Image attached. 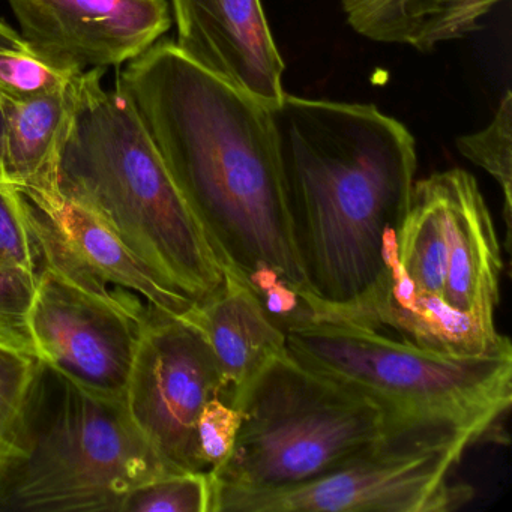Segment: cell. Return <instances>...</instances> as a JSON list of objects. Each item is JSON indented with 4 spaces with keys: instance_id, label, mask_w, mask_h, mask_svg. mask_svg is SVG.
<instances>
[{
    "instance_id": "e0dca14e",
    "label": "cell",
    "mask_w": 512,
    "mask_h": 512,
    "mask_svg": "<svg viewBox=\"0 0 512 512\" xmlns=\"http://www.w3.org/2000/svg\"><path fill=\"white\" fill-rule=\"evenodd\" d=\"M505 0H343L350 28L383 44L431 52L463 40Z\"/></svg>"
},
{
    "instance_id": "5bb4252c",
    "label": "cell",
    "mask_w": 512,
    "mask_h": 512,
    "mask_svg": "<svg viewBox=\"0 0 512 512\" xmlns=\"http://www.w3.org/2000/svg\"><path fill=\"white\" fill-rule=\"evenodd\" d=\"M433 176L442 203L448 262L442 299L496 329L503 262L490 209L469 172L451 169Z\"/></svg>"
},
{
    "instance_id": "9a60e30c",
    "label": "cell",
    "mask_w": 512,
    "mask_h": 512,
    "mask_svg": "<svg viewBox=\"0 0 512 512\" xmlns=\"http://www.w3.org/2000/svg\"><path fill=\"white\" fill-rule=\"evenodd\" d=\"M182 317L205 337L220 371V398L233 407L257 374L287 350L286 332L269 316L262 299L227 272L220 289Z\"/></svg>"
},
{
    "instance_id": "7a4b0ae2",
    "label": "cell",
    "mask_w": 512,
    "mask_h": 512,
    "mask_svg": "<svg viewBox=\"0 0 512 512\" xmlns=\"http://www.w3.org/2000/svg\"><path fill=\"white\" fill-rule=\"evenodd\" d=\"M296 248L313 298L341 305L386 272L415 184L410 131L373 104L284 95L271 110Z\"/></svg>"
},
{
    "instance_id": "4fadbf2b",
    "label": "cell",
    "mask_w": 512,
    "mask_h": 512,
    "mask_svg": "<svg viewBox=\"0 0 512 512\" xmlns=\"http://www.w3.org/2000/svg\"><path fill=\"white\" fill-rule=\"evenodd\" d=\"M176 46L241 94L274 110L283 101V58L262 0H170Z\"/></svg>"
},
{
    "instance_id": "7c38bea8",
    "label": "cell",
    "mask_w": 512,
    "mask_h": 512,
    "mask_svg": "<svg viewBox=\"0 0 512 512\" xmlns=\"http://www.w3.org/2000/svg\"><path fill=\"white\" fill-rule=\"evenodd\" d=\"M383 260L386 272L367 292L341 305L308 302L305 314L359 326L442 355H485L509 340L476 317L455 310L442 296L419 290L398 262L395 229L386 233Z\"/></svg>"
},
{
    "instance_id": "7402d4cb",
    "label": "cell",
    "mask_w": 512,
    "mask_h": 512,
    "mask_svg": "<svg viewBox=\"0 0 512 512\" xmlns=\"http://www.w3.org/2000/svg\"><path fill=\"white\" fill-rule=\"evenodd\" d=\"M38 356L0 338V451L19 418Z\"/></svg>"
},
{
    "instance_id": "cb8c5ba5",
    "label": "cell",
    "mask_w": 512,
    "mask_h": 512,
    "mask_svg": "<svg viewBox=\"0 0 512 512\" xmlns=\"http://www.w3.org/2000/svg\"><path fill=\"white\" fill-rule=\"evenodd\" d=\"M0 184H8L4 170V115L0 107Z\"/></svg>"
},
{
    "instance_id": "44dd1931",
    "label": "cell",
    "mask_w": 512,
    "mask_h": 512,
    "mask_svg": "<svg viewBox=\"0 0 512 512\" xmlns=\"http://www.w3.org/2000/svg\"><path fill=\"white\" fill-rule=\"evenodd\" d=\"M211 472L164 473L127 494L121 512H211Z\"/></svg>"
},
{
    "instance_id": "277c9868",
    "label": "cell",
    "mask_w": 512,
    "mask_h": 512,
    "mask_svg": "<svg viewBox=\"0 0 512 512\" xmlns=\"http://www.w3.org/2000/svg\"><path fill=\"white\" fill-rule=\"evenodd\" d=\"M164 473L125 398L88 391L38 359L0 451V512H121L133 488Z\"/></svg>"
},
{
    "instance_id": "9c48e42d",
    "label": "cell",
    "mask_w": 512,
    "mask_h": 512,
    "mask_svg": "<svg viewBox=\"0 0 512 512\" xmlns=\"http://www.w3.org/2000/svg\"><path fill=\"white\" fill-rule=\"evenodd\" d=\"M149 307L130 292L98 295L38 263L28 319L34 353L88 391L125 398Z\"/></svg>"
},
{
    "instance_id": "8fae6325",
    "label": "cell",
    "mask_w": 512,
    "mask_h": 512,
    "mask_svg": "<svg viewBox=\"0 0 512 512\" xmlns=\"http://www.w3.org/2000/svg\"><path fill=\"white\" fill-rule=\"evenodd\" d=\"M19 191L38 263L98 295L113 296L125 290L175 316L193 307V302L166 286L91 212L59 191Z\"/></svg>"
},
{
    "instance_id": "5b68a950",
    "label": "cell",
    "mask_w": 512,
    "mask_h": 512,
    "mask_svg": "<svg viewBox=\"0 0 512 512\" xmlns=\"http://www.w3.org/2000/svg\"><path fill=\"white\" fill-rule=\"evenodd\" d=\"M235 407L242 413L235 446L211 476L215 485L244 491L284 490L322 478L395 422L410 419L305 367L287 350L257 374Z\"/></svg>"
},
{
    "instance_id": "52a82bcc",
    "label": "cell",
    "mask_w": 512,
    "mask_h": 512,
    "mask_svg": "<svg viewBox=\"0 0 512 512\" xmlns=\"http://www.w3.org/2000/svg\"><path fill=\"white\" fill-rule=\"evenodd\" d=\"M475 443L469 431L448 419H401L322 478L275 491L214 484L211 512L454 511L473 491L452 484L449 473Z\"/></svg>"
},
{
    "instance_id": "3957f363",
    "label": "cell",
    "mask_w": 512,
    "mask_h": 512,
    "mask_svg": "<svg viewBox=\"0 0 512 512\" xmlns=\"http://www.w3.org/2000/svg\"><path fill=\"white\" fill-rule=\"evenodd\" d=\"M106 70L77 77L58 190L91 212L166 286L197 304L224 283L214 250L136 109Z\"/></svg>"
},
{
    "instance_id": "603a6c76",
    "label": "cell",
    "mask_w": 512,
    "mask_h": 512,
    "mask_svg": "<svg viewBox=\"0 0 512 512\" xmlns=\"http://www.w3.org/2000/svg\"><path fill=\"white\" fill-rule=\"evenodd\" d=\"M241 421V410L224 403L218 395L203 406L197 421V446L206 470L217 469L230 457Z\"/></svg>"
},
{
    "instance_id": "ba28073f",
    "label": "cell",
    "mask_w": 512,
    "mask_h": 512,
    "mask_svg": "<svg viewBox=\"0 0 512 512\" xmlns=\"http://www.w3.org/2000/svg\"><path fill=\"white\" fill-rule=\"evenodd\" d=\"M221 376L202 332L182 316L149 307L125 391L131 421L167 473L209 472L197 421L221 397Z\"/></svg>"
},
{
    "instance_id": "6da1fadb",
    "label": "cell",
    "mask_w": 512,
    "mask_h": 512,
    "mask_svg": "<svg viewBox=\"0 0 512 512\" xmlns=\"http://www.w3.org/2000/svg\"><path fill=\"white\" fill-rule=\"evenodd\" d=\"M224 274L257 296L284 281L313 298L293 236L271 110L158 41L119 73Z\"/></svg>"
},
{
    "instance_id": "d6986e66",
    "label": "cell",
    "mask_w": 512,
    "mask_h": 512,
    "mask_svg": "<svg viewBox=\"0 0 512 512\" xmlns=\"http://www.w3.org/2000/svg\"><path fill=\"white\" fill-rule=\"evenodd\" d=\"M512 94L506 89L496 115L478 133L461 136L457 148L461 155L481 167L499 184L503 194L506 247L511 245L512 209Z\"/></svg>"
},
{
    "instance_id": "ac0fdd59",
    "label": "cell",
    "mask_w": 512,
    "mask_h": 512,
    "mask_svg": "<svg viewBox=\"0 0 512 512\" xmlns=\"http://www.w3.org/2000/svg\"><path fill=\"white\" fill-rule=\"evenodd\" d=\"M37 287V251L22 193L0 184V338L32 355L28 319Z\"/></svg>"
},
{
    "instance_id": "8992f818",
    "label": "cell",
    "mask_w": 512,
    "mask_h": 512,
    "mask_svg": "<svg viewBox=\"0 0 512 512\" xmlns=\"http://www.w3.org/2000/svg\"><path fill=\"white\" fill-rule=\"evenodd\" d=\"M287 352L401 418L448 419L476 440L496 430L512 403V344L451 356L379 332L304 316L284 323Z\"/></svg>"
},
{
    "instance_id": "ffe728a7",
    "label": "cell",
    "mask_w": 512,
    "mask_h": 512,
    "mask_svg": "<svg viewBox=\"0 0 512 512\" xmlns=\"http://www.w3.org/2000/svg\"><path fill=\"white\" fill-rule=\"evenodd\" d=\"M77 74L38 59L19 31L0 19V95L29 98L49 94L64 88Z\"/></svg>"
},
{
    "instance_id": "2e32d148",
    "label": "cell",
    "mask_w": 512,
    "mask_h": 512,
    "mask_svg": "<svg viewBox=\"0 0 512 512\" xmlns=\"http://www.w3.org/2000/svg\"><path fill=\"white\" fill-rule=\"evenodd\" d=\"M77 77L37 97L0 95L8 184L22 191H59L58 166L76 107Z\"/></svg>"
},
{
    "instance_id": "30bf717a",
    "label": "cell",
    "mask_w": 512,
    "mask_h": 512,
    "mask_svg": "<svg viewBox=\"0 0 512 512\" xmlns=\"http://www.w3.org/2000/svg\"><path fill=\"white\" fill-rule=\"evenodd\" d=\"M29 49L68 73L130 64L172 26L167 0H8Z\"/></svg>"
}]
</instances>
